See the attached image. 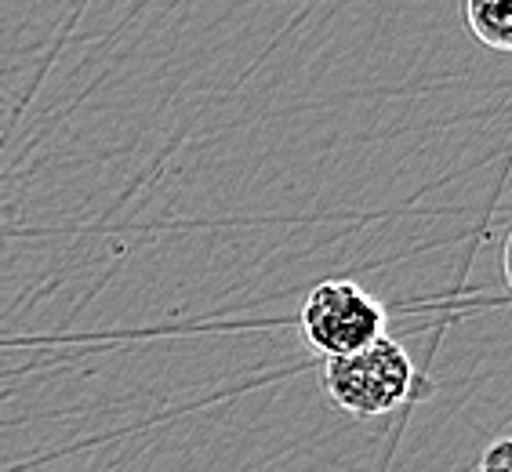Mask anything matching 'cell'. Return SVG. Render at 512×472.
I'll use <instances>...</instances> for the list:
<instances>
[{"label": "cell", "instance_id": "obj_1", "mask_svg": "<svg viewBox=\"0 0 512 472\" xmlns=\"http://www.w3.org/2000/svg\"><path fill=\"white\" fill-rule=\"evenodd\" d=\"M324 393L353 418H382L414 393V360L400 342L382 335L353 356L324 364Z\"/></svg>", "mask_w": 512, "mask_h": 472}, {"label": "cell", "instance_id": "obj_2", "mask_svg": "<svg viewBox=\"0 0 512 472\" xmlns=\"http://www.w3.org/2000/svg\"><path fill=\"white\" fill-rule=\"evenodd\" d=\"M309 349L324 360L353 356L385 335V305L356 280H320L298 313Z\"/></svg>", "mask_w": 512, "mask_h": 472}, {"label": "cell", "instance_id": "obj_3", "mask_svg": "<svg viewBox=\"0 0 512 472\" xmlns=\"http://www.w3.org/2000/svg\"><path fill=\"white\" fill-rule=\"evenodd\" d=\"M465 26L491 51H512V0H465Z\"/></svg>", "mask_w": 512, "mask_h": 472}, {"label": "cell", "instance_id": "obj_4", "mask_svg": "<svg viewBox=\"0 0 512 472\" xmlns=\"http://www.w3.org/2000/svg\"><path fill=\"white\" fill-rule=\"evenodd\" d=\"M480 472H512V436L494 440L480 458Z\"/></svg>", "mask_w": 512, "mask_h": 472}, {"label": "cell", "instance_id": "obj_5", "mask_svg": "<svg viewBox=\"0 0 512 472\" xmlns=\"http://www.w3.org/2000/svg\"><path fill=\"white\" fill-rule=\"evenodd\" d=\"M502 273H505V284H509V291H512V233H509V240H505V251H502Z\"/></svg>", "mask_w": 512, "mask_h": 472}]
</instances>
